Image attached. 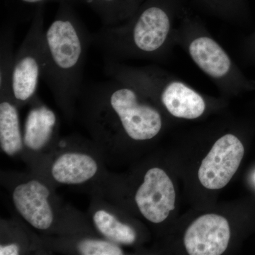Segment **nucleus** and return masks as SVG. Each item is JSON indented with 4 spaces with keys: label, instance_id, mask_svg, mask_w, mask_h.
<instances>
[{
    "label": "nucleus",
    "instance_id": "nucleus-11",
    "mask_svg": "<svg viewBox=\"0 0 255 255\" xmlns=\"http://www.w3.org/2000/svg\"><path fill=\"white\" fill-rule=\"evenodd\" d=\"M161 101L169 113L177 118H199L206 109L204 99L182 82L167 85L161 95Z\"/></svg>",
    "mask_w": 255,
    "mask_h": 255
},
{
    "label": "nucleus",
    "instance_id": "nucleus-17",
    "mask_svg": "<svg viewBox=\"0 0 255 255\" xmlns=\"http://www.w3.org/2000/svg\"><path fill=\"white\" fill-rule=\"evenodd\" d=\"M24 3L30 4H46L48 2H58V4L62 2L72 3L74 4H83L82 0H20Z\"/></svg>",
    "mask_w": 255,
    "mask_h": 255
},
{
    "label": "nucleus",
    "instance_id": "nucleus-8",
    "mask_svg": "<svg viewBox=\"0 0 255 255\" xmlns=\"http://www.w3.org/2000/svg\"><path fill=\"white\" fill-rule=\"evenodd\" d=\"M100 158L87 150H67L58 154L50 164V177L64 185H82L100 177Z\"/></svg>",
    "mask_w": 255,
    "mask_h": 255
},
{
    "label": "nucleus",
    "instance_id": "nucleus-7",
    "mask_svg": "<svg viewBox=\"0 0 255 255\" xmlns=\"http://www.w3.org/2000/svg\"><path fill=\"white\" fill-rule=\"evenodd\" d=\"M231 229L226 218L206 214L196 219L187 228L184 244L190 255H220L227 249Z\"/></svg>",
    "mask_w": 255,
    "mask_h": 255
},
{
    "label": "nucleus",
    "instance_id": "nucleus-9",
    "mask_svg": "<svg viewBox=\"0 0 255 255\" xmlns=\"http://www.w3.org/2000/svg\"><path fill=\"white\" fill-rule=\"evenodd\" d=\"M29 104L31 107L23 129V144L28 150L40 152L54 138L58 128V117L37 95Z\"/></svg>",
    "mask_w": 255,
    "mask_h": 255
},
{
    "label": "nucleus",
    "instance_id": "nucleus-12",
    "mask_svg": "<svg viewBox=\"0 0 255 255\" xmlns=\"http://www.w3.org/2000/svg\"><path fill=\"white\" fill-rule=\"evenodd\" d=\"M92 224L102 237L119 245L130 246L136 241L135 229L123 222L110 206L100 204L92 208Z\"/></svg>",
    "mask_w": 255,
    "mask_h": 255
},
{
    "label": "nucleus",
    "instance_id": "nucleus-15",
    "mask_svg": "<svg viewBox=\"0 0 255 255\" xmlns=\"http://www.w3.org/2000/svg\"><path fill=\"white\" fill-rule=\"evenodd\" d=\"M100 16L102 26L118 24L125 16L124 0H82Z\"/></svg>",
    "mask_w": 255,
    "mask_h": 255
},
{
    "label": "nucleus",
    "instance_id": "nucleus-10",
    "mask_svg": "<svg viewBox=\"0 0 255 255\" xmlns=\"http://www.w3.org/2000/svg\"><path fill=\"white\" fill-rule=\"evenodd\" d=\"M18 110L11 86L0 87V147L9 157L18 155L24 147Z\"/></svg>",
    "mask_w": 255,
    "mask_h": 255
},
{
    "label": "nucleus",
    "instance_id": "nucleus-5",
    "mask_svg": "<svg viewBox=\"0 0 255 255\" xmlns=\"http://www.w3.org/2000/svg\"><path fill=\"white\" fill-rule=\"evenodd\" d=\"M244 146L237 137L227 134L217 140L203 159L198 177L211 190L226 187L236 173L244 156Z\"/></svg>",
    "mask_w": 255,
    "mask_h": 255
},
{
    "label": "nucleus",
    "instance_id": "nucleus-13",
    "mask_svg": "<svg viewBox=\"0 0 255 255\" xmlns=\"http://www.w3.org/2000/svg\"><path fill=\"white\" fill-rule=\"evenodd\" d=\"M189 53L198 66L213 78L224 76L231 68V60L226 52L208 37L194 40L189 46Z\"/></svg>",
    "mask_w": 255,
    "mask_h": 255
},
{
    "label": "nucleus",
    "instance_id": "nucleus-16",
    "mask_svg": "<svg viewBox=\"0 0 255 255\" xmlns=\"http://www.w3.org/2000/svg\"><path fill=\"white\" fill-rule=\"evenodd\" d=\"M23 248L18 242L7 241L1 243L0 255H18L23 253Z\"/></svg>",
    "mask_w": 255,
    "mask_h": 255
},
{
    "label": "nucleus",
    "instance_id": "nucleus-6",
    "mask_svg": "<svg viewBox=\"0 0 255 255\" xmlns=\"http://www.w3.org/2000/svg\"><path fill=\"white\" fill-rule=\"evenodd\" d=\"M175 197L170 178L162 169L152 167L146 172L134 199L142 216L150 222L158 224L163 222L175 208Z\"/></svg>",
    "mask_w": 255,
    "mask_h": 255
},
{
    "label": "nucleus",
    "instance_id": "nucleus-14",
    "mask_svg": "<svg viewBox=\"0 0 255 255\" xmlns=\"http://www.w3.org/2000/svg\"><path fill=\"white\" fill-rule=\"evenodd\" d=\"M73 251L82 255H122L124 251L119 245L105 238H79L73 241Z\"/></svg>",
    "mask_w": 255,
    "mask_h": 255
},
{
    "label": "nucleus",
    "instance_id": "nucleus-1",
    "mask_svg": "<svg viewBox=\"0 0 255 255\" xmlns=\"http://www.w3.org/2000/svg\"><path fill=\"white\" fill-rule=\"evenodd\" d=\"M78 112L102 142H110L119 131L136 141L150 140L162 128L158 111L140 102L135 90L114 78L83 86Z\"/></svg>",
    "mask_w": 255,
    "mask_h": 255
},
{
    "label": "nucleus",
    "instance_id": "nucleus-4",
    "mask_svg": "<svg viewBox=\"0 0 255 255\" xmlns=\"http://www.w3.org/2000/svg\"><path fill=\"white\" fill-rule=\"evenodd\" d=\"M11 200L18 214L35 229L54 228L57 213L53 195L43 179L29 178L18 182L11 190Z\"/></svg>",
    "mask_w": 255,
    "mask_h": 255
},
{
    "label": "nucleus",
    "instance_id": "nucleus-2",
    "mask_svg": "<svg viewBox=\"0 0 255 255\" xmlns=\"http://www.w3.org/2000/svg\"><path fill=\"white\" fill-rule=\"evenodd\" d=\"M75 4L60 3L45 32V56L42 80L46 82L65 117L75 115L81 91L90 33L75 9Z\"/></svg>",
    "mask_w": 255,
    "mask_h": 255
},
{
    "label": "nucleus",
    "instance_id": "nucleus-18",
    "mask_svg": "<svg viewBox=\"0 0 255 255\" xmlns=\"http://www.w3.org/2000/svg\"><path fill=\"white\" fill-rule=\"evenodd\" d=\"M135 0H125V16L130 11L131 4H133Z\"/></svg>",
    "mask_w": 255,
    "mask_h": 255
},
{
    "label": "nucleus",
    "instance_id": "nucleus-3",
    "mask_svg": "<svg viewBox=\"0 0 255 255\" xmlns=\"http://www.w3.org/2000/svg\"><path fill=\"white\" fill-rule=\"evenodd\" d=\"M45 5H37L27 33L15 52L11 90L19 109L29 104L36 97L43 75L46 32Z\"/></svg>",
    "mask_w": 255,
    "mask_h": 255
}]
</instances>
